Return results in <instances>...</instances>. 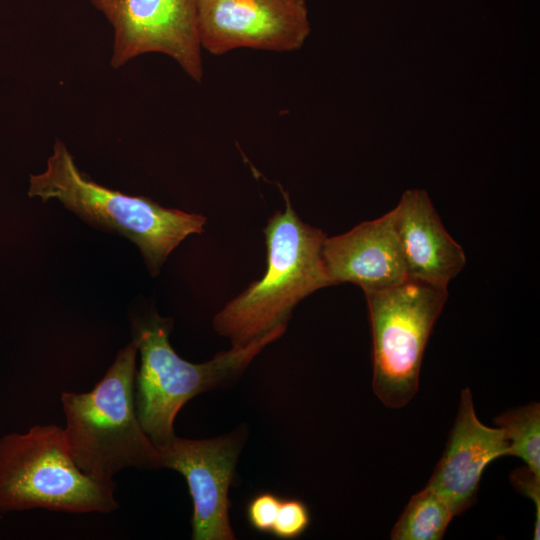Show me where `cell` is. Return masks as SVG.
<instances>
[{"label": "cell", "mask_w": 540, "mask_h": 540, "mask_svg": "<svg viewBox=\"0 0 540 540\" xmlns=\"http://www.w3.org/2000/svg\"><path fill=\"white\" fill-rule=\"evenodd\" d=\"M397 231L409 279L447 289L466 263L427 193L406 191L396 208Z\"/></svg>", "instance_id": "7c38bea8"}, {"label": "cell", "mask_w": 540, "mask_h": 540, "mask_svg": "<svg viewBox=\"0 0 540 540\" xmlns=\"http://www.w3.org/2000/svg\"><path fill=\"white\" fill-rule=\"evenodd\" d=\"M115 489L114 481L97 480L77 467L62 427L35 425L0 440V511L110 513L118 507Z\"/></svg>", "instance_id": "5b68a950"}, {"label": "cell", "mask_w": 540, "mask_h": 540, "mask_svg": "<svg viewBox=\"0 0 540 540\" xmlns=\"http://www.w3.org/2000/svg\"><path fill=\"white\" fill-rule=\"evenodd\" d=\"M322 258L333 285L350 282L366 292L408 280L395 209L350 231L325 238Z\"/></svg>", "instance_id": "8fae6325"}, {"label": "cell", "mask_w": 540, "mask_h": 540, "mask_svg": "<svg viewBox=\"0 0 540 540\" xmlns=\"http://www.w3.org/2000/svg\"><path fill=\"white\" fill-rule=\"evenodd\" d=\"M201 47L213 55L236 48L289 52L310 32L305 0H197Z\"/></svg>", "instance_id": "ba28073f"}, {"label": "cell", "mask_w": 540, "mask_h": 540, "mask_svg": "<svg viewBox=\"0 0 540 540\" xmlns=\"http://www.w3.org/2000/svg\"><path fill=\"white\" fill-rule=\"evenodd\" d=\"M281 501L279 496L271 492L255 495L246 509L250 525L261 533H271Z\"/></svg>", "instance_id": "2e32d148"}, {"label": "cell", "mask_w": 540, "mask_h": 540, "mask_svg": "<svg viewBox=\"0 0 540 540\" xmlns=\"http://www.w3.org/2000/svg\"><path fill=\"white\" fill-rule=\"evenodd\" d=\"M508 455L509 442L504 430L480 422L472 392L465 388L445 450L426 487L457 516L474 505L485 468Z\"/></svg>", "instance_id": "30bf717a"}, {"label": "cell", "mask_w": 540, "mask_h": 540, "mask_svg": "<svg viewBox=\"0 0 540 540\" xmlns=\"http://www.w3.org/2000/svg\"><path fill=\"white\" fill-rule=\"evenodd\" d=\"M310 523V512L303 501L282 499L271 533L280 539H294L304 534Z\"/></svg>", "instance_id": "9a60e30c"}, {"label": "cell", "mask_w": 540, "mask_h": 540, "mask_svg": "<svg viewBox=\"0 0 540 540\" xmlns=\"http://www.w3.org/2000/svg\"><path fill=\"white\" fill-rule=\"evenodd\" d=\"M513 487L535 505L534 540L540 536V476L534 474L526 466L514 470L510 475Z\"/></svg>", "instance_id": "e0dca14e"}, {"label": "cell", "mask_w": 540, "mask_h": 540, "mask_svg": "<svg viewBox=\"0 0 540 540\" xmlns=\"http://www.w3.org/2000/svg\"><path fill=\"white\" fill-rule=\"evenodd\" d=\"M161 467L185 478L193 501L191 519L194 540H233L228 492L240 451L237 437L185 439L176 435L156 446Z\"/></svg>", "instance_id": "9c48e42d"}, {"label": "cell", "mask_w": 540, "mask_h": 540, "mask_svg": "<svg viewBox=\"0 0 540 540\" xmlns=\"http://www.w3.org/2000/svg\"><path fill=\"white\" fill-rule=\"evenodd\" d=\"M172 320L157 313L133 320L140 368L135 376V405L140 424L156 446L174 436V421L186 402L196 395L230 384L286 328H278L247 345L232 346L211 360L195 364L172 348Z\"/></svg>", "instance_id": "277c9868"}, {"label": "cell", "mask_w": 540, "mask_h": 540, "mask_svg": "<svg viewBox=\"0 0 540 540\" xmlns=\"http://www.w3.org/2000/svg\"><path fill=\"white\" fill-rule=\"evenodd\" d=\"M285 209L263 229L267 267L261 279L229 301L213 319L215 331L243 346L286 328L294 307L314 291L333 285L322 258L324 232L303 222L283 191Z\"/></svg>", "instance_id": "6da1fadb"}, {"label": "cell", "mask_w": 540, "mask_h": 540, "mask_svg": "<svg viewBox=\"0 0 540 540\" xmlns=\"http://www.w3.org/2000/svg\"><path fill=\"white\" fill-rule=\"evenodd\" d=\"M454 515L430 488L413 495L392 528V540H440Z\"/></svg>", "instance_id": "4fadbf2b"}, {"label": "cell", "mask_w": 540, "mask_h": 540, "mask_svg": "<svg viewBox=\"0 0 540 540\" xmlns=\"http://www.w3.org/2000/svg\"><path fill=\"white\" fill-rule=\"evenodd\" d=\"M365 296L373 340L372 388L387 408H402L418 391L425 347L448 291L408 279Z\"/></svg>", "instance_id": "8992f818"}, {"label": "cell", "mask_w": 540, "mask_h": 540, "mask_svg": "<svg viewBox=\"0 0 540 540\" xmlns=\"http://www.w3.org/2000/svg\"><path fill=\"white\" fill-rule=\"evenodd\" d=\"M114 30L115 69L150 52L173 58L196 82L203 77L197 0H90Z\"/></svg>", "instance_id": "52a82bcc"}, {"label": "cell", "mask_w": 540, "mask_h": 540, "mask_svg": "<svg viewBox=\"0 0 540 540\" xmlns=\"http://www.w3.org/2000/svg\"><path fill=\"white\" fill-rule=\"evenodd\" d=\"M137 353L138 344L132 339L92 390L61 395L68 450L77 467L97 480L113 481L129 467H161L157 447L136 412Z\"/></svg>", "instance_id": "7a4b0ae2"}, {"label": "cell", "mask_w": 540, "mask_h": 540, "mask_svg": "<svg viewBox=\"0 0 540 540\" xmlns=\"http://www.w3.org/2000/svg\"><path fill=\"white\" fill-rule=\"evenodd\" d=\"M30 197L59 200L67 209L99 228L134 242L152 275L189 235L204 231L206 217L166 208L143 196L104 187L77 167L61 140H56L46 169L30 175Z\"/></svg>", "instance_id": "3957f363"}, {"label": "cell", "mask_w": 540, "mask_h": 540, "mask_svg": "<svg viewBox=\"0 0 540 540\" xmlns=\"http://www.w3.org/2000/svg\"><path fill=\"white\" fill-rule=\"evenodd\" d=\"M494 421L505 432L509 455L520 458L529 470L540 476V404L531 402L509 409Z\"/></svg>", "instance_id": "5bb4252c"}]
</instances>
